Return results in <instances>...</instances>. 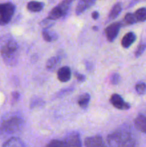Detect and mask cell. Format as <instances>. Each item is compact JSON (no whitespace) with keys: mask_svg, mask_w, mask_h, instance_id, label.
<instances>
[{"mask_svg":"<svg viewBox=\"0 0 146 147\" xmlns=\"http://www.w3.org/2000/svg\"><path fill=\"white\" fill-rule=\"evenodd\" d=\"M19 45L13 38H6L0 45V53L4 62L9 66L17 64L19 57Z\"/></svg>","mask_w":146,"mask_h":147,"instance_id":"cell-1","label":"cell"},{"mask_svg":"<svg viewBox=\"0 0 146 147\" xmlns=\"http://www.w3.org/2000/svg\"><path fill=\"white\" fill-rule=\"evenodd\" d=\"M107 144L112 146H135L136 142L131 134L127 131H117L109 135Z\"/></svg>","mask_w":146,"mask_h":147,"instance_id":"cell-2","label":"cell"},{"mask_svg":"<svg viewBox=\"0 0 146 147\" xmlns=\"http://www.w3.org/2000/svg\"><path fill=\"white\" fill-rule=\"evenodd\" d=\"M23 123L22 119L16 116L4 119L0 123V135L7 136L14 134L21 130Z\"/></svg>","mask_w":146,"mask_h":147,"instance_id":"cell-3","label":"cell"},{"mask_svg":"<svg viewBox=\"0 0 146 147\" xmlns=\"http://www.w3.org/2000/svg\"><path fill=\"white\" fill-rule=\"evenodd\" d=\"M15 9V6L11 2L0 4V25H6L11 21Z\"/></svg>","mask_w":146,"mask_h":147,"instance_id":"cell-4","label":"cell"},{"mask_svg":"<svg viewBox=\"0 0 146 147\" xmlns=\"http://www.w3.org/2000/svg\"><path fill=\"white\" fill-rule=\"evenodd\" d=\"M122 24L120 22H114L112 23L111 24L108 26L105 29V35L107 37V40L110 42L114 41L116 37L118 35L119 31L121 27Z\"/></svg>","mask_w":146,"mask_h":147,"instance_id":"cell-5","label":"cell"},{"mask_svg":"<svg viewBox=\"0 0 146 147\" xmlns=\"http://www.w3.org/2000/svg\"><path fill=\"white\" fill-rule=\"evenodd\" d=\"M110 101L115 108L119 109V110H128L130 108V105L125 102L123 98L120 95L116 94V93L112 95Z\"/></svg>","mask_w":146,"mask_h":147,"instance_id":"cell-6","label":"cell"},{"mask_svg":"<svg viewBox=\"0 0 146 147\" xmlns=\"http://www.w3.org/2000/svg\"><path fill=\"white\" fill-rule=\"evenodd\" d=\"M65 146H81L82 143L80 141V135L77 133L73 132L65 137L63 140Z\"/></svg>","mask_w":146,"mask_h":147,"instance_id":"cell-7","label":"cell"},{"mask_svg":"<svg viewBox=\"0 0 146 147\" xmlns=\"http://www.w3.org/2000/svg\"><path fill=\"white\" fill-rule=\"evenodd\" d=\"M96 0H80L76 7L75 14L77 15H80L84 11L92 7L95 4Z\"/></svg>","mask_w":146,"mask_h":147,"instance_id":"cell-8","label":"cell"},{"mask_svg":"<svg viewBox=\"0 0 146 147\" xmlns=\"http://www.w3.org/2000/svg\"><path fill=\"white\" fill-rule=\"evenodd\" d=\"M57 78L62 83L69 81L71 78V70L67 66L60 67L57 71Z\"/></svg>","mask_w":146,"mask_h":147,"instance_id":"cell-9","label":"cell"},{"mask_svg":"<svg viewBox=\"0 0 146 147\" xmlns=\"http://www.w3.org/2000/svg\"><path fill=\"white\" fill-rule=\"evenodd\" d=\"M84 146L88 147L93 146H104L102 138L100 136H94L92 137H88L84 141Z\"/></svg>","mask_w":146,"mask_h":147,"instance_id":"cell-10","label":"cell"},{"mask_svg":"<svg viewBox=\"0 0 146 147\" xmlns=\"http://www.w3.org/2000/svg\"><path fill=\"white\" fill-rule=\"evenodd\" d=\"M136 40V35L134 32H130L127 33L123 37V40H122L121 44L124 48H129L133 43L135 42V41Z\"/></svg>","mask_w":146,"mask_h":147,"instance_id":"cell-11","label":"cell"},{"mask_svg":"<svg viewBox=\"0 0 146 147\" xmlns=\"http://www.w3.org/2000/svg\"><path fill=\"white\" fill-rule=\"evenodd\" d=\"M135 127L143 133L146 134V117L143 115H139L134 121Z\"/></svg>","mask_w":146,"mask_h":147,"instance_id":"cell-12","label":"cell"},{"mask_svg":"<svg viewBox=\"0 0 146 147\" xmlns=\"http://www.w3.org/2000/svg\"><path fill=\"white\" fill-rule=\"evenodd\" d=\"M61 62V57L60 56H54L50 57L46 63V67L49 71H54L57 69Z\"/></svg>","mask_w":146,"mask_h":147,"instance_id":"cell-13","label":"cell"},{"mask_svg":"<svg viewBox=\"0 0 146 147\" xmlns=\"http://www.w3.org/2000/svg\"><path fill=\"white\" fill-rule=\"evenodd\" d=\"M44 4L37 1H31L27 4V9L31 12H39L44 8Z\"/></svg>","mask_w":146,"mask_h":147,"instance_id":"cell-14","label":"cell"},{"mask_svg":"<svg viewBox=\"0 0 146 147\" xmlns=\"http://www.w3.org/2000/svg\"><path fill=\"white\" fill-rule=\"evenodd\" d=\"M4 147H23L25 144L22 141L17 137H11L2 145Z\"/></svg>","mask_w":146,"mask_h":147,"instance_id":"cell-15","label":"cell"},{"mask_svg":"<svg viewBox=\"0 0 146 147\" xmlns=\"http://www.w3.org/2000/svg\"><path fill=\"white\" fill-rule=\"evenodd\" d=\"M42 37L46 42H52L57 39V35L54 32L51 31L49 28L45 27L42 30Z\"/></svg>","mask_w":146,"mask_h":147,"instance_id":"cell-16","label":"cell"},{"mask_svg":"<svg viewBox=\"0 0 146 147\" xmlns=\"http://www.w3.org/2000/svg\"><path fill=\"white\" fill-rule=\"evenodd\" d=\"M122 11V4L121 3H117L115 4L113 7V8L110 10V13H109L108 20H113L117 18L118 17L119 14Z\"/></svg>","mask_w":146,"mask_h":147,"instance_id":"cell-17","label":"cell"},{"mask_svg":"<svg viewBox=\"0 0 146 147\" xmlns=\"http://www.w3.org/2000/svg\"><path fill=\"white\" fill-rule=\"evenodd\" d=\"M90 100V96L88 93H84L77 100V103L82 109H86L89 106Z\"/></svg>","mask_w":146,"mask_h":147,"instance_id":"cell-18","label":"cell"},{"mask_svg":"<svg viewBox=\"0 0 146 147\" xmlns=\"http://www.w3.org/2000/svg\"><path fill=\"white\" fill-rule=\"evenodd\" d=\"M137 22L135 17L133 13H127L125 16L124 19L123 20V23H121L122 25H130V24H135Z\"/></svg>","mask_w":146,"mask_h":147,"instance_id":"cell-19","label":"cell"},{"mask_svg":"<svg viewBox=\"0 0 146 147\" xmlns=\"http://www.w3.org/2000/svg\"><path fill=\"white\" fill-rule=\"evenodd\" d=\"M133 14L137 22H144L146 20V9L144 7L138 9Z\"/></svg>","mask_w":146,"mask_h":147,"instance_id":"cell-20","label":"cell"},{"mask_svg":"<svg viewBox=\"0 0 146 147\" xmlns=\"http://www.w3.org/2000/svg\"><path fill=\"white\" fill-rule=\"evenodd\" d=\"M135 90L139 95L144 94L146 91V84L143 82H140V83H137V85L135 86Z\"/></svg>","mask_w":146,"mask_h":147,"instance_id":"cell-21","label":"cell"},{"mask_svg":"<svg viewBox=\"0 0 146 147\" xmlns=\"http://www.w3.org/2000/svg\"><path fill=\"white\" fill-rule=\"evenodd\" d=\"M146 49V43L145 42H141L138 45V47H137V50H136L135 53V55L136 57H138L140 56H141L143 55V53H144L145 50Z\"/></svg>","mask_w":146,"mask_h":147,"instance_id":"cell-22","label":"cell"},{"mask_svg":"<svg viewBox=\"0 0 146 147\" xmlns=\"http://www.w3.org/2000/svg\"><path fill=\"white\" fill-rule=\"evenodd\" d=\"M48 147H57V146H65L64 142L60 140H52L47 144Z\"/></svg>","mask_w":146,"mask_h":147,"instance_id":"cell-23","label":"cell"},{"mask_svg":"<svg viewBox=\"0 0 146 147\" xmlns=\"http://www.w3.org/2000/svg\"><path fill=\"white\" fill-rule=\"evenodd\" d=\"M120 80V76L117 73H114L110 77V83L113 85L118 84Z\"/></svg>","mask_w":146,"mask_h":147,"instance_id":"cell-24","label":"cell"},{"mask_svg":"<svg viewBox=\"0 0 146 147\" xmlns=\"http://www.w3.org/2000/svg\"><path fill=\"white\" fill-rule=\"evenodd\" d=\"M72 90H74V88H68L64 89V90H62L57 93V96H64L66 94H68V93H71Z\"/></svg>","mask_w":146,"mask_h":147,"instance_id":"cell-25","label":"cell"},{"mask_svg":"<svg viewBox=\"0 0 146 147\" xmlns=\"http://www.w3.org/2000/svg\"><path fill=\"white\" fill-rule=\"evenodd\" d=\"M74 76H75V78H77V81H78L79 83H83V82L85 81V76L80 74V73H77V72H75V73H74Z\"/></svg>","mask_w":146,"mask_h":147,"instance_id":"cell-26","label":"cell"},{"mask_svg":"<svg viewBox=\"0 0 146 147\" xmlns=\"http://www.w3.org/2000/svg\"><path fill=\"white\" fill-rule=\"evenodd\" d=\"M11 96H12V101L13 102H17L19 100L20 97V94L17 91H14L11 93Z\"/></svg>","mask_w":146,"mask_h":147,"instance_id":"cell-27","label":"cell"},{"mask_svg":"<svg viewBox=\"0 0 146 147\" xmlns=\"http://www.w3.org/2000/svg\"><path fill=\"white\" fill-rule=\"evenodd\" d=\"M146 1V0H132V1L130 2V4H129L128 7H133V6L135 5L136 4H137V3L140 2V1Z\"/></svg>","mask_w":146,"mask_h":147,"instance_id":"cell-28","label":"cell"},{"mask_svg":"<svg viewBox=\"0 0 146 147\" xmlns=\"http://www.w3.org/2000/svg\"><path fill=\"white\" fill-rule=\"evenodd\" d=\"M99 16H100V14L97 11H94L92 13V17L93 20H97L99 18Z\"/></svg>","mask_w":146,"mask_h":147,"instance_id":"cell-29","label":"cell"},{"mask_svg":"<svg viewBox=\"0 0 146 147\" xmlns=\"http://www.w3.org/2000/svg\"><path fill=\"white\" fill-rule=\"evenodd\" d=\"M92 29H93V30H98V28H97V27H96L95 26H94V27H92Z\"/></svg>","mask_w":146,"mask_h":147,"instance_id":"cell-30","label":"cell"}]
</instances>
